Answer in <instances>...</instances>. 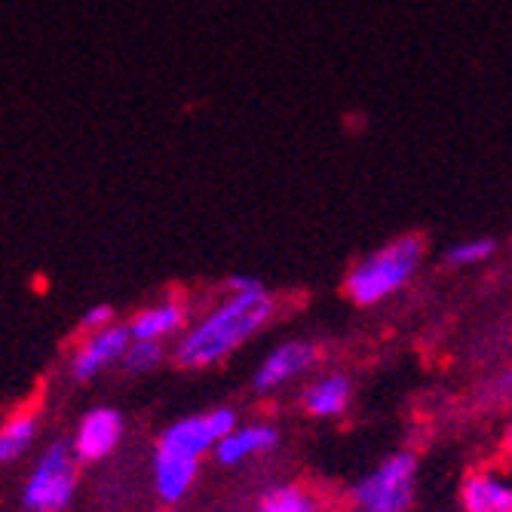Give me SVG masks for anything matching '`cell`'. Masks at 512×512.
<instances>
[{"mask_svg": "<svg viewBox=\"0 0 512 512\" xmlns=\"http://www.w3.org/2000/svg\"><path fill=\"white\" fill-rule=\"evenodd\" d=\"M276 310L264 283L252 292H230L215 310H209L194 329L175 344V362L184 368H209L258 335Z\"/></svg>", "mask_w": 512, "mask_h": 512, "instance_id": "6da1fadb", "label": "cell"}, {"mask_svg": "<svg viewBox=\"0 0 512 512\" xmlns=\"http://www.w3.org/2000/svg\"><path fill=\"white\" fill-rule=\"evenodd\" d=\"M237 427L234 408H215L209 414H194L175 421L154 448V485L160 500L178 503L188 497V491L197 482L200 460L206 451L215 448L218 439H224Z\"/></svg>", "mask_w": 512, "mask_h": 512, "instance_id": "7a4b0ae2", "label": "cell"}, {"mask_svg": "<svg viewBox=\"0 0 512 512\" xmlns=\"http://www.w3.org/2000/svg\"><path fill=\"white\" fill-rule=\"evenodd\" d=\"M421 258H424V237H417V234L399 237L387 243L384 249L365 255L347 273V283H344L347 295L359 307L381 304L411 283V276L421 267Z\"/></svg>", "mask_w": 512, "mask_h": 512, "instance_id": "3957f363", "label": "cell"}, {"mask_svg": "<svg viewBox=\"0 0 512 512\" xmlns=\"http://www.w3.org/2000/svg\"><path fill=\"white\" fill-rule=\"evenodd\" d=\"M417 460L414 454H390L381 467L371 470L356 488L353 500L362 512H408L414 500Z\"/></svg>", "mask_w": 512, "mask_h": 512, "instance_id": "277c9868", "label": "cell"}, {"mask_svg": "<svg viewBox=\"0 0 512 512\" xmlns=\"http://www.w3.org/2000/svg\"><path fill=\"white\" fill-rule=\"evenodd\" d=\"M77 488V460L68 445L46 448L25 482L22 500L31 512H62Z\"/></svg>", "mask_w": 512, "mask_h": 512, "instance_id": "5b68a950", "label": "cell"}, {"mask_svg": "<svg viewBox=\"0 0 512 512\" xmlns=\"http://www.w3.org/2000/svg\"><path fill=\"white\" fill-rule=\"evenodd\" d=\"M120 439H123L120 411L117 408H92L77 427L71 454H74V460L96 463V460L108 457L120 445Z\"/></svg>", "mask_w": 512, "mask_h": 512, "instance_id": "8992f818", "label": "cell"}, {"mask_svg": "<svg viewBox=\"0 0 512 512\" xmlns=\"http://www.w3.org/2000/svg\"><path fill=\"white\" fill-rule=\"evenodd\" d=\"M129 347V332L123 325H105V329L92 332L80 350L71 359V378L74 381H92L96 375H102L105 368H111Z\"/></svg>", "mask_w": 512, "mask_h": 512, "instance_id": "52a82bcc", "label": "cell"}, {"mask_svg": "<svg viewBox=\"0 0 512 512\" xmlns=\"http://www.w3.org/2000/svg\"><path fill=\"white\" fill-rule=\"evenodd\" d=\"M316 356H319V350L310 341H286V344H279L258 365L252 384H255L258 393H270V390L286 387L289 381L304 375V371L316 362Z\"/></svg>", "mask_w": 512, "mask_h": 512, "instance_id": "ba28073f", "label": "cell"}, {"mask_svg": "<svg viewBox=\"0 0 512 512\" xmlns=\"http://www.w3.org/2000/svg\"><path fill=\"white\" fill-rule=\"evenodd\" d=\"M279 442V433L267 424H249V427H234L224 439L215 442V457L221 467H240L243 460L249 457H258V454H267L273 451Z\"/></svg>", "mask_w": 512, "mask_h": 512, "instance_id": "9c48e42d", "label": "cell"}, {"mask_svg": "<svg viewBox=\"0 0 512 512\" xmlns=\"http://www.w3.org/2000/svg\"><path fill=\"white\" fill-rule=\"evenodd\" d=\"M184 319H188V310H184L181 301H160L151 304L138 313L129 325V338L132 341H157L163 344L166 338L178 335L184 329Z\"/></svg>", "mask_w": 512, "mask_h": 512, "instance_id": "30bf717a", "label": "cell"}, {"mask_svg": "<svg viewBox=\"0 0 512 512\" xmlns=\"http://www.w3.org/2000/svg\"><path fill=\"white\" fill-rule=\"evenodd\" d=\"M463 509L467 512H512V488L497 473H476L463 482Z\"/></svg>", "mask_w": 512, "mask_h": 512, "instance_id": "8fae6325", "label": "cell"}, {"mask_svg": "<svg viewBox=\"0 0 512 512\" xmlns=\"http://www.w3.org/2000/svg\"><path fill=\"white\" fill-rule=\"evenodd\" d=\"M350 405V381L344 375H325L304 390V408L313 417H338Z\"/></svg>", "mask_w": 512, "mask_h": 512, "instance_id": "7c38bea8", "label": "cell"}, {"mask_svg": "<svg viewBox=\"0 0 512 512\" xmlns=\"http://www.w3.org/2000/svg\"><path fill=\"white\" fill-rule=\"evenodd\" d=\"M34 439H37V417L31 411H19L7 424H0V463L19 460Z\"/></svg>", "mask_w": 512, "mask_h": 512, "instance_id": "4fadbf2b", "label": "cell"}, {"mask_svg": "<svg viewBox=\"0 0 512 512\" xmlns=\"http://www.w3.org/2000/svg\"><path fill=\"white\" fill-rule=\"evenodd\" d=\"M316 509L313 497L298 488V485H279V488H270L261 503H258V512H310Z\"/></svg>", "mask_w": 512, "mask_h": 512, "instance_id": "5bb4252c", "label": "cell"}, {"mask_svg": "<svg viewBox=\"0 0 512 512\" xmlns=\"http://www.w3.org/2000/svg\"><path fill=\"white\" fill-rule=\"evenodd\" d=\"M494 252H497V243L491 237H479V240H463L451 246L445 261L454 267H476V264H485Z\"/></svg>", "mask_w": 512, "mask_h": 512, "instance_id": "9a60e30c", "label": "cell"}, {"mask_svg": "<svg viewBox=\"0 0 512 512\" xmlns=\"http://www.w3.org/2000/svg\"><path fill=\"white\" fill-rule=\"evenodd\" d=\"M126 371H135V375H145V371H154L163 359V344L157 341H132L126 347V353L120 356Z\"/></svg>", "mask_w": 512, "mask_h": 512, "instance_id": "2e32d148", "label": "cell"}, {"mask_svg": "<svg viewBox=\"0 0 512 512\" xmlns=\"http://www.w3.org/2000/svg\"><path fill=\"white\" fill-rule=\"evenodd\" d=\"M111 319H114V310H111L108 304H96V307H89V310L83 313V319H80V329L92 335V332L105 329V325H111Z\"/></svg>", "mask_w": 512, "mask_h": 512, "instance_id": "e0dca14e", "label": "cell"}, {"mask_svg": "<svg viewBox=\"0 0 512 512\" xmlns=\"http://www.w3.org/2000/svg\"><path fill=\"white\" fill-rule=\"evenodd\" d=\"M310 512H322V509H310Z\"/></svg>", "mask_w": 512, "mask_h": 512, "instance_id": "ac0fdd59", "label": "cell"}]
</instances>
